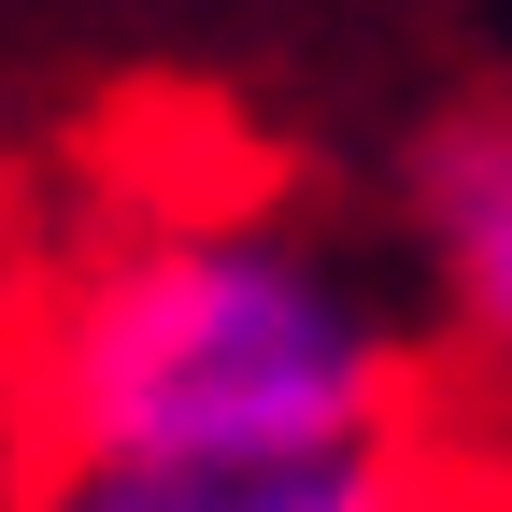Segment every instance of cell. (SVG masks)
<instances>
[{
  "label": "cell",
  "mask_w": 512,
  "mask_h": 512,
  "mask_svg": "<svg viewBox=\"0 0 512 512\" xmlns=\"http://www.w3.org/2000/svg\"><path fill=\"white\" fill-rule=\"evenodd\" d=\"M399 313L271 214L86 242L15 328L29 470H299L399 441Z\"/></svg>",
  "instance_id": "cell-1"
},
{
  "label": "cell",
  "mask_w": 512,
  "mask_h": 512,
  "mask_svg": "<svg viewBox=\"0 0 512 512\" xmlns=\"http://www.w3.org/2000/svg\"><path fill=\"white\" fill-rule=\"evenodd\" d=\"M413 228L441 256V299H456L470 356L512 370V114H441L413 143Z\"/></svg>",
  "instance_id": "cell-2"
},
{
  "label": "cell",
  "mask_w": 512,
  "mask_h": 512,
  "mask_svg": "<svg viewBox=\"0 0 512 512\" xmlns=\"http://www.w3.org/2000/svg\"><path fill=\"white\" fill-rule=\"evenodd\" d=\"M29 512H413V441L299 470H29Z\"/></svg>",
  "instance_id": "cell-3"
}]
</instances>
